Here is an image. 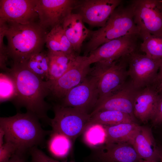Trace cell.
<instances>
[{
    "instance_id": "2",
    "label": "cell",
    "mask_w": 162,
    "mask_h": 162,
    "mask_svg": "<svg viewBox=\"0 0 162 162\" xmlns=\"http://www.w3.org/2000/svg\"><path fill=\"white\" fill-rule=\"evenodd\" d=\"M40 119L28 112L0 118V128L4 132V142H9L16 151L28 153L35 146H44L46 138L52 130H44Z\"/></svg>"
},
{
    "instance_id": "29",
    "label": "cell",
    "mask_w": 162,
    "mask_h": 162,
    "mask_svg": "<svg viewBox=\"0 0 162 162\" xmlns=\"http://www.w3.org/2000/svg\"><path fill=\"white\" fill-rule=\"evenodd\" d=\"M29 153L31 157V162H61L47 155L37 146L30 149Z\"/></svg>"
},
{
    "instance_id": "3",
    "label": "cell",
    "mask_w": 162,
    "mask_h": 162,
    "mask_svg": "<svg viewBox=\"0 0 162 162\" xmlns=\"http://www.w3.org/2000/svg\"><path fill=\"white\" fill-rule=\"evenodd\" d=\"M5 24V37L9 58L12 64L23 63L32 55L42 51L47 34L39 23L21 24L13 22Z\"/></svg>"
},
{
    "instance_id": "28",
    "label": "cell",
    "mask_w": 162,
    "mask_h": 162,
    "mask_svg": "<svg viewBox=\"0 0 162 162\" xmlns=\"http://www.w3.org/2000/svg\"><path fill=\"white\" fill-rule=\"evenodd\" d=\"M83 134L84 141L90 146L99 147L105 143V132L102 125L94 124L90 126Z\"/></svg>"
},
{
    "instance_id": "20",
    "label": "cell",
    "mask_w": 162,
    "mask_h": 162,
    "mask_svg": "<svg viewBox=\"0 0 162 162\" xmlns=\"http://www.w3.org/2000/svg\"><path fill=\"white\" fill-rule=\"evenodd\" d=\"M140 126L135 122L103 126L106 134L104 144L128 143L132 145Z\"/></svg>"
},
{
    "instance_id": "26",
    "label": "cell",
    "mask_w": 162,
    "mask_h": 162,
    "mask_svg": "<svg viewBox=\"0 0 162 162\" xmlns=\"http://www.w3.org/2000/svg\"><path fill=\"white\" fill-rule=\"evenodd\" d=\"M143 41L140 50L149 57L162 59V36H157L147 32L140 33Z\"/></svg>"
},
{
    "instance_id": "18",
    "label": "cell",
    "mask_w": 162,
    "mask_h": 162,
    "mask_svg": "<svg viewBox=\"0 0 162 162\" xmlns=\"http://www.w3.org/2000/svg\"><path fill=\"white\" fill-rule=\"evenodd\" d=\"M83 22L80 14L72 13L65 18L62 24L75 52L78 55L83 42L90 36L91 32L85 26Z\"/></svg>"
},
{
    "instance_id": "27",
    "label": "cell",
    "mask_w": 162,
    "mask_h": 162,
    "mask_svg": "<svg viewBox=\"0 0 162 162\" xmlns=\"http://www.w3.org/2000/svg\"><path fill=\"white\" fill-rule=\"evenodd\" d=\"M17 95L15 80L9 72H2L0 74V102L12 101Z\"/></svg>"
},
{
    "instance_id": "32",
    "label": "cell",
    "mask_w": 162,
    "mask_h": 162,
    "mask_svg": "<svg viewBox=\"0 0 162 162\" xmlns=\"http://www.w3.org/2000/svg\"><path fill=\"white\" fill-rule=\"evenodd\" d=\"M27 153L16 151L7 162H28Z\"/></svg>"
},
{
    "instance_id": "6",
    "label": "cell",
    "mask_w": 162,
    "mask_h": 162,
    "mask_svg": "<svg viewBox=\"0 0 162 162\" xmlns=\"http://www.w3.org/2000/svg\"><path fill=\"white\" fill-rule=\"evenodd\" d=\"M54 114L51 118L50 125L52 130L67 137L73 143L85 130L91 116L80 109L64 106L54 104L52 106Z\"/></svg>"
},
{
    "instance_id": "19",
    "label": "cell",
    "mask_w": 162,
    "mask_h": 162,
    "mask_svg": "<svg viewBox=\"0 0 162 162\" xmlns=\"http://www.w3.org/2000/svg\"><path fill=\"white\" fill-rule=\"evenodd\" d=\"M132 145L141 159L159 162L157 143L150 128L140 126Z\"/></svg>"
},
{
    "instance_id": "17",
    "label": "cell",
    "mask_w": 162,
    "mask_h": 162,
    "mask_svg": "<svg viewBox=\"0 0 162 162\" xmlns=\"http://www.w3.org/2000/svg\"><path fill=\"white\" fill-rule=\"evenodd\" d=\"M99 148L94 156L99 162H139L141 159L130 143L104 144Z\"/></svg>"
},
{
    "instance_id": "24",
    "label": "cell",
    "mask_w": 162,
    "mask_h": 162,
    "mask_svg": "<svg viewBox=\"0 0 162 162\" xmlns=\"http://www.w3.org/2000/svg\"><path fill=\"white\" fill-rule=\"evenodd\" d=\"M49 136L46 146L50 153L57 158L66 157L72 144L71 140L65 136L52 130Z\"/></svg>"
},
{
    "instance_id": "4",
    "label": "cell",
    "mask_w": 162,
    "mask_h": 162,
    "mask_svg": "<svg viewBox=\"0 0 162 162\" xmlns=\"http://www.w3.org/2000/svg\"><path fill=\"white\" fill-rule=\"evenodd\" d=\"M140 33L130 5L120 4L115 9L104 27L91 31L84 56H87L91 52L111 40L129 34L139 35Z\"/></svg>"
},
{
    "instance_id": "31",
    "label": "cell",
    "mask_w": 162,
    "mask_h": 162,
    "mask_svg": "<svg viewBox=\"0 0 162 162\" xmlns=\"http://www.w3.org/2000/svg\"><path fill=\"white\" fill-rule=\"evenodd\" d=\"M159 99L155 115L151 120L152 125L157 126L162 123V94Z\"/></svg>"
},
{
    "instance_id": "23",
    "label": "cell",
    "mask_w": 162,
    "mask_h": 162,
    "mask_svg": "<svg viewBox=\"0 0 162 162\" xmlns=\"http://www.w3.org/2000/svg\"><path fill=\"white\" fill-rule=\"evenodd\" d=\"M134 122L136 123L127 113L114 110H103L98 112L91 116L86 129L90 126L94 124L108 126L123 123Z\"/></svg>"
},
{
    "instance_id": "15",
    "label": "cell",
    "mask_w": 162,
    "mask_h": 162,
    "mask_svg": "<svg viewBox=\"0 0 162 162\" xmlns=\"http://www.w3.org/2000/svg\"><path fill=\"white\" fill-rule=\"evenodd\" d=\"M138 90L134 87L130 82H126L116 92L98 101L90 114L91 116L99 111L114 110L127 113L136 121L134 114V104Z\"/></svg>"
},
{
    "instance_id": "21",
    "label": "cell",
    "mask_w": 162,
    "mask_h": 162,
    "mask_svg": "<svg viewBox=\"0 0 162 162\" xmlns=\"http://www.w3.org/2000/svg\"><path fill=\"white\" fill-rule=\"evenodd\" d=\"M45 44L49 52L77 54L66 36L62 24L55 26L47 33Z\"/></svg>"
},
{
    "instance_id": "13",
    "label": "cell",
    "mask_w": 162,
    "mask_h": 162,
    "mask_svg": "<svg viewBox=\"0 0 162 162\" xmlns=\"http://www.w3.org/2000/svg\"><path fill=\"white\" fill-rule=\"evenodd\" d=\"M121 0H85L78 1L74 9L83 21L92 26L104 27Z\"/></svg>"
},
{
    "instance_id": "34",
    "label": "cell",
    "mask_w": 162,
    "mask_h": 162,
    "mask_svg": "<svg viewBox=\"0 0 162 162\" xmlns=\"http://www.w3.org/2000/svg\"><path fill=\"white\" fill-rule=\"evenodd\" d=\"M159 95L162 94V80L155 86H153Z\"/></svg>"
},
{
    "instance_id": "30",
    "label": "cell",
    "mask_w": 162,
    "mask_h": 162,
    "mask_svg": "<svg viewBox=\"0 0 162 162\" xmlns=\"http://www.w3.org/2000/svg\"><path fill=\"white\" fill-rule=\"evenodd\" d=\"M16 151V147L9 142H4L0 147V162H7Z\"/></svg>"
},
{
    "instance_id": "7",
    "label": "cell",
    "mask_w": 162,
    "mask_h": 162,
    "mask_svg": "<svg viewBox=\"0 0 162 162\" xmlns=\"http://www.w3.org/2000/svg\"><path fill=\"white\" fill-rule=\"evenodd\" d=\"M130 4L140 33L162 36V0H133Z\"/></svg>"
},
{
    "instance_id": "36",
    "label": "cell",
    "mask_w": 162,
    "mask_h": 162,
    "mask_svg": "<svg viewBox=\"0 0 162 162\" xmlns=\"http://www.w3.org/2000/svg\"><path fill=\"white\" fill-rule=\"evenodd\" d=\"M4 132L3 129L0 128V147L4 143Z\"/></svg>"
},
{
    "instance_id": "10",
    "label": "cell",
    "mask_w": 162,
    "mask_h": 162,
    "mask_svg": "<svg viewBox=\"0 0 162 162\" xmlns=\"http://www.w3.org/2000/svg\"><path fill=\"white\" fill-rule=\"evenodd\" d=\"M86 58L79 55L63 75L57 80L48 81L49 96L51 99L60 102L70 90L80 84L89 74L91 68L86 62Z\"/></svg>"
},
{
    "instance_id": "8",
    "label": "cell",
    "mask_w": 162,
    "mask_h": 162,
    "mask_svg": "<svg viewBox=\"0 0 162 162\" xmlns=\"http://www.w3.org/2000/svg\"><path fill=\"white\" fill-rule=\"evenodd\" d=\"M162 63L161 59L154 58L136 51L129 55L128 73L134 87L139 90L152 85Z\"/></svg>"
},
{
    "instance_id": "33",
    "label": "cell",
    "mask_w": 162,
    "mask_h": 162,
    "mask_svg": "<svg viewBox=\"0 0 162 162\" xmlns=\"http://www.w3.org/2000/svg\"><path fill=\"white\" fill-rule=\"evenodd\" d=\"M162 80V63L159 69L157 76L152 86H155Z\"/></svg>"
},
{
    "instance_id": "22",
    "label": "cell",
    "mask_w": 162,
    "mask_h": 162,
    "mask_svg": "<svg viewBox=\"0 0 162 162\" xmlns=\"http://www.w3.org/2000/svg\"><path fill=\"white\" fill-rule=\"evenodd\" d=\"M49 57V80H57L63 75L72 66L79 55L62 52H48Z\"/></svg>"
},
{
    "instance_id": "9",
    "label": "cell",
    "mask_w": 162,
    "mask_h": 162,
    "mask_svg": "<svg viewBox=\"0 0 162 162\" xmlns=\"http://www.w3.org/2000/svg\"><path fill=\"white\" fill-rule=\"evenodd\" d=\"M137 34H129L106 42L91 52L86 62L90 65L97 62H112L136 51Z\"/></svg>"
},
{
    "instance_id": "14",
    "label": "cell",
    "mask_w": 162,
    "mask_h": 162,
    "mask_svg": "<svg viewBox=\"0 0 162 162\" xmlns=\"http://www.w3.org/2000/svg\"><path fill=\"white\" fill-rule=\"evenodd\" d=\"M36 4V0H0V22H35L38 18Z\"/></svg>"
},
{
    "instance_id": "25",
    "label": "cell",
    "mask_w": 162,
    "mask_h": 162,
    "mask_svg": "<svg viewBox=\"0 0 162 162\" xmlns=\"http://www.w3.org/2000/svg\"><path fill=\"white\" fill-rule=\"evenodd\" d=\"M49 57L48 52H41L32 56L24 62L28 68L45 81L49 80Z\"/></svg>"
},
{
    "instance_id": "12",
    "label": "cell",
    "mask_w": 162,
    "mask_h": 162,
    "mask_svg": "<svg viewBox=\"0 0 162 162\" xmlns=\"http://www.w3.org/2000/svg\"><path fill=\"white\" fill-rule=\"evenodd\" d=\"M78 0H36L35 9L39 24L44 28L61 25L65 18L72 13Z\"/></svg>"
},
{
    "instance_id": "35",
    "label": "cell",
    "mask_w": 162,
    "mask_h": 162,
    "mask_svg": "<svg viewBox=\"0 0 162 162\" xmlns=\"http://www.w3.org/2000/svg\"><path fill=\"white\" fill-rule=\"evenodd\" d=\"M158 149L160 159V162H162V143L157 142Z\"/></svg>"
},
{
    "instance_id": "16",
    "label": "cell",
    "mask_w": 162,
    "mask_h": 162,
    "mask_svg": "<svg viewBox=\"0 0 162 162\" xmlns=\"http://www.w3.org/2000/svg\"><path fill=\"white\" fill-rule=\"evenodd\" d=\"M159 99V95L152 86L138 90L134 104L135 118L143 123L151 121L155 113Z\"/></svg>"
},
{
    "instance_id": "1",
    "label": "cell",
    "mask_w": 162,
    "mask_h": 162,
    "mask_svg": "<svg viewBox=\"0 0 162 162\" xmlns=\"http://www.w3.org/2000/svg\"><path fill=\"white\" fill-rule=\"evenodd\" d=\"M16 85L17 95L12 101L17 108L24 107L27 112L50 125L47 115L52 106L45 100L50 94L48 81H45L30 71L24 63L13 64L8 72Z\"/></svg>"
},
{
    "instance_id": "37",
    "label": "cell",
    "mask_w": 162,
    "mask_h": 162,
    "mask_svg": "<svg viewBox=\"0 0 162 162\" xmlns=\"http://www.w3.org/2000/svg\"><path fill=\"white\" fill-rule=\"evenodd\" d=\"M139 162H158L156 161H147L142 160V159H141Z\"/></svg>"
},
{
    "instance_id": "38",
    "label": "cell",
    "mask_w": 162,
    "mask_h": 162,
    "mask_svg": "<svg viewBox=\"0 0 162 162\" xmlns=\"http://www.w3.org/2000/svg\"><path fill=\"white\" fill-rule=\"evenodd\" d=\"M161 124L162 125V123H161V124Z\"/></svg>"
},
{
    "instance_id": "5",
    "label": "cell",
    "mask_w": 162,
    "mask_h": 162,
    "mask_svg": "<svg viewBox=\"0 0 162 162\" xmlns=\"http://www.w3.org/2000/svg\"><path fill=\"white\" fill-rule=\"evenodd\" d=\"M128 56L112 62H96L91 68L89 74L97 80L98 101L116 92L126 82Z\"/></svg>"
},
{
    "instance_id": "11",
    "label": "cell",
    "mask_w": 162,
    "mask_h": 162,
    "mask_svg": "<svg viewBox=\"0 0 162 162\" xmlns=\"http://www.w3.org/2000/svg\"><path fill=\"white\" fill-rule=\"evenodd\" d=\"M99 98L97 80L89 74L57 104L64 106L77 108L90 114L89 112H92Z\"/></svg>"
}]
</instances>
